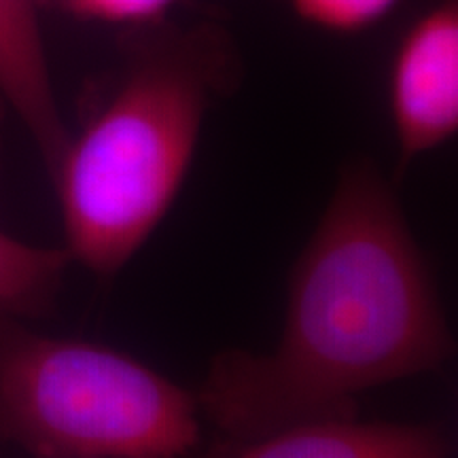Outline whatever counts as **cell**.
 <instances>
[{
    "instance_id": "3",
    "label": "cell",
    "mask_w": 458,
    "mask_h": 458,
    "mask_svg": "<svg viewBox=\"0 0 458 458\" xmlns=\"http://www.w3.org/2000/svg\"><path fill=\"white\" fill-rule=\"evenodd\" d=\"M199 442L196 393L130 354L0 312V448L32 458H185Z\"/></svg>"
},
{
    "instance_id": "9",
    "label": "cell",
    "mask_w": 458,
    "mask_h": 458,
    "mask_svg": "<svg viewBox=\"0 0 458 458\" xmlns=\"http://www.w3.org/2000/svg\"><path fill=\"white\" fill-rule=\"evenodd\" d=\"M66 3L72 11L91 20L145 24L162 17L174 0H66Z\"/></svg>"
},
{
    "instance_id": "5",
    "label": "cell",
    "mask_w": 458,
    "mask_h": 458,
    "mask_svg": "<svg viewBox=\"0 0 458 458\" xmlns=\"http://www.w3.org/2000/svg\"><path fill=\"white\" fill-rule=\"evenodd\" d=\"M448 433L435 425L329 418L253 439L219 437L204 458H450Z\"/></svg>"
},
{
    "instance_id": "8",
    "label": "cell",
    "mask_w": 458,
    "mask_h": 458,
    "mask_svg": "<svg viewBox=\"0 0 458 458\" xmlns=\"http://www.w3.org/2000/svg\"><path fill=\"white\" fill-rule=\"evenodd\" d=\"M399 0H291L295 15L329 32H359L391 13Z\"/></svg>"
},
{
    "instance_id": "1",
    "label": "cell",
    "mask_w": 458,
    "mask_h": 458,
    "mask_svg": "<svg viewBox=\"0 0 458 458\" xmlns=\"http://www.w3.org/2000/svg\"><path fill=\"white\" fill-rule=\"evenodd\" d=\"M454 352L428 259L376 165L342 172L289 278L274 351L229 348L196 391L225 439L354 418L359 397L442 369Z\"/></svg>"
},
{
    "instance_id": "2",
    "label": "cell",
    "mask_w": 458,
    "mask_h": 458,
    "mask_svg": "<svg viewBox=\"0 0 458 458\" xmlns=\"http://www.w3.org/2000/svg\"><path fill=\"white\" fill-rule=\"evenodd\" d=\"M215 66L196 54H142L51 179L72 261L113 278L174 204L196 156Z\"/></svg>"
},
{
    "instance_id": "6",
    "label": "cell",
    "mask_w": 458,
    "mask_h": 458,
    "mask_svg": "<svg viewBox=\"0 0 458 458\" xmlns=\"http://www.w3.org/2000/svg\"><path fill=\"white\" fill-rule=\"evenodd\" d=\"M0 98L24 123L54 174L71 134L54 94L34 0H0Z\"/></svg>"
},
{
    "instance_id": "7",
    "label": "cell",
    "mask_w": 458,
    "mask_h": 458,
    "mask_svg": "<svg viewBox=\"0 0 458 458\" xmlns=\"http://www.w3.org/2000/svg\"><path fill=\"white\" fill-rule=\"evenodd\" d=\"M64 246H38L0 229V312L38 318L55 308L71 267Z\"/></svg>"
},
{
    "instance_id": "4",
    "label": "cell",
    "mask_w": 458,
    "mask_h": 458,
    "mask_svg": "<svg viewBox=\"0 0 458 458\" xmlns=\"http://www.w3.org/2000/svg\"><path fill=\"white\" fill-rule=\"evenodd\" d=\"M388 100L401 165L458 130V3L442 0L414 21L393 57Z\"/></svg>"
}]
</instances>
